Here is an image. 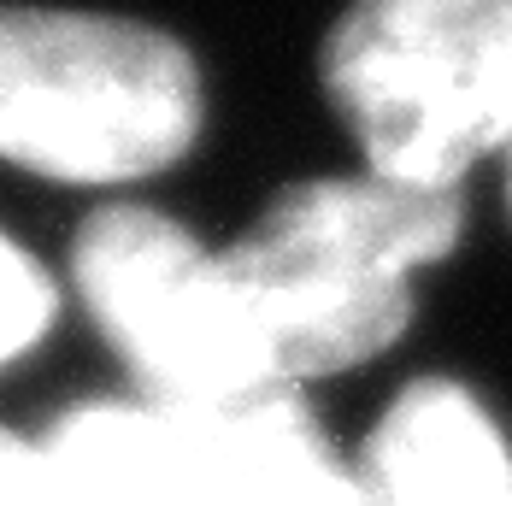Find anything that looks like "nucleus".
I'll list each match as a JSON object with an SVG mask.
<instances>
[{
	"label": "nucleus",
	"instance_id": "f257e3e1",
	"mask_svg": "<svg viewBox=\"0 0 512 506\" xmlns=\"http://www.w3.org/2000/svg\"><path fill=\"white\" fill-rule=\"evenodd\" d=\"M460 189L395 177L295 183L224 248L277 377L295 389L377 359L412 318V271L454 253Z\"/></svg>",
	"mask_w": 512,
	"mask_h": 506
},
{
	"label": "nucleus",
	"instance_id": "1a4fd4ad",
	"mask_svg": "<svg viewBox=\"0 0 512 506\" xmlns=\"http://www.w3.org/2000/svg\"><path fill=\"white\" fill-rule=\"evenodd\" d=\"M0 506H65V483L42 442L0 430Z\"/></svg>",
	"mask_w": 512,
	"mask_h": 506
},
{
	"label": "nucleus",
	"instance_id": "39448f33",
	"mask_svg": "<svg viewBox=\"0 0 512 506\" xmlns=\"http://www.w3.org/2000/svg\"><path fill=\"white\" fill-rule=\"evenodd\" d=\"M65 506H230L206 418L165 406H77L42 436Z\"/></svg>",
	"mask_w": 512,
	"mask_h": 506
},
{
	"label": "nucleus",
	"instance_id": "6e6552de",
	"mask_svg": "<svg viewBox=\"0 0 512 506\" xmlns=\"http://www.w3.org/2000/svg\"><path fill=\"white\" fill-rule=\"evenodd\" d=\"M53 324V283L48 271L0 230V365L24 359Z\"/></svg>",
	"mask_w": 512,
	"mask_h": 506
},
{
	"label": "nucleus",
	"instance_id": "423d86ee",
	"mask_svg": "<svg viewBox=\"0 0 512 506\" xmlns=\"http://www.w3.org/2000/svg\"><path fill=\"white\" fill-rule=\"evenodd\" d=\"M359 489L371 506H512V454L477 395L424 377L377 418Z\"/></svg>",
	"mask_w": 512,
	"mask_h": 506
},
{
	"label": "nucleus",
	"instance_id": "7ed1b4c3",
	"mask_svg": "<svg viewBox=\"0 0 512 506\" xmlns=\"http://www.w3.org/2000/svg\"><path fill=\"white\" fill-rule=\"evenodd\" d=\"M324 89L371 177L460 189L512 142V0H354L330 30Z\"/></svg>",
	"mask_w": 512,
	"mask_h": 506
},
{
	"label": "nucleus",
	"instance_id": "0eeeda50",
	"mask_svg": "<svg viewBox=\"0 0 512 506\" xmlns=\"http://www.w3.org/2000/svg\"><path fill=\"white\" fill-rule=\"evenodd\" d=\"M195 418H206L230 506H371L359 477L336 465L295 395Z\"/></svg>",
	"mask_w": 512,
	"mask_h": 506
},
{
	"label": "nucleus",
	"instance_id": "9d476101",
	"mask_svg": "<svg viewBox=\"0 0 512 506\" xmlns=\"http://www.w3.org/2000/svg\"><path fill=\"white\" fill-rule=\"evenodd\" d=\"M507 148H512V142H507Z\"/></svg>",
	"mask_w": 512,
	"mask_h": 506
},
{
	"label": "nucleus",
	"instance_id": "f03ea898",
	"mask_svg": "<svg viewBox=\"0 0 512 506\" xmlns=\"http://www.w3.org/2000/svg\"><path fill=\"white\" fill-rule=\"evenodd\" d=\"M201 136V77L148 24L0 6V159L48 183H136Z\"/></svg>",
	"mask_w": 512,
	"mask_h": 506
},
{
	"label": "nucleus",
	"instance_id": "20e7f679",
	"mask_svg": "<svg viewBox=\"0 0 512 506\" xmlns=\"http://www.w3.org/2000/svg\"><path fill=\"white\" fill-rule=\"evenodd\" d=\"M71 283L148 406L236 412L289 395L224 253L154 206H101L71 242Z\"/></svg>",
	"mask_w": 512,
	"mask_h": 506
}]
</instances>
